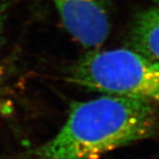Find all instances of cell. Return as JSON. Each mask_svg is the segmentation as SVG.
<instances>
[{
	"label": "cell",
	"instance_id": "cell-6",
	"mask_svg": "<svg viewBox=\"0 0 159 159\" xmlns=\"http://www.w3.org/2000/svg\"><path fill=\"white\" fill-rule=\"evenodd\" d=\"M154 3H156V5H157V6H158L159 7V0H153Z\"/></svg>",
	"mask_w": 159,
	"mask_h": 159
},
{
	"label": "cell",
	"instance_id": "cell-1",
	"mask_svg": "<svg viewBox=\"0 0 159 159\" xmlns=\"http://www.w3.org/2000/svg\"><path fill=\"white\" fill-rule=\"evenodd\" d=\"M158 116L156 105L135 98L104 95L72 104L56 135L35 148L32 159H98L150 136Z\"/></svg>",
	"mask_w": 159,
	"mask_h": 159
},
{
	"label": "cell",
	"instance_id": "cell-4",
	"mask_svg": "<svg viewBox=\"0 0 159 159\" xmlns=\"http://www.w3.org/2000/svg\"><path fill=\"white\" fill-rule=\"evenodd\" d=\"M132 50L159 61V7L142 11L135 18L131 29Z\"/></svg>",
	"mask_w": 159,
	"mask_h": 159
},
{
	"label": "cell",
	"instance_id": "cell-2",
	"mask_svg": "<svg viewBox=\"0 0 159 159\" xmlns=\"http://www.w3.org/2000/svg\"><path fill=\"white\" fill-rule=\"evenodd\" d=\"M67 80L104 95L159 104V61L134 50H92L71 67Z\"/></svg>",
	"mask_w": 159,
	"mask_h": 159
},
{
	"label": "cell",
	"instance_id": "cell-3",
	"mask_svg": "<svg viewBox=\"0 0 159 159\" xmlns=\"http://www.w3.org/2000/svg\"><path fill=\"white\" fill-rule=\"evenodd\" d=\"M64 27L89 50H97L107 39L110 17L107 0H51Z\"/></svg>",
	"mask_w": 159,
	"mask_h": 159
},
{
	"label": "cell",
	"instance_id": "cell-5",
	"mask_svg": "<svg viewBox=\"0 0 159 159\" xmlns=\"http://www.w3.org/2000/svg\"><path fill=\"white\" fill-rule=\"evenodd\" d=\"M6 3H3L0 1V57H1V50H2V40H3V29H4V23L6 19Z\"/></svg>",
	"mask_w": 159,
	"mask_h": 159
}]
</instances>
